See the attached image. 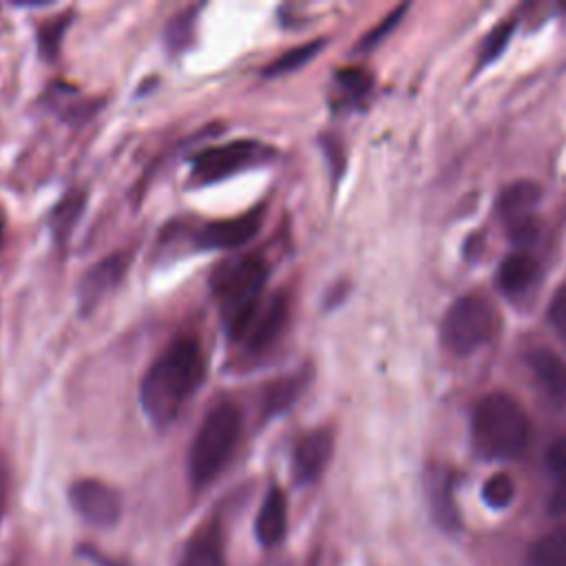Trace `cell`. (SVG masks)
Returning <instances> with one entry per match:
<instances>
[{
    "instance_id": "cell-1",
    "label": "cell",
    "mask_w": 566,
    "mask_h": 566,
    "mask_svg": "<svg viewBox=\"0 0 566 566\" xmlns=\"http://www.w3.org/2000/svg\"><path fill=\"white\" fill-rule=\"evenodd\" d=\"M203 352L195 336L179 334L150 363L139 382V405L155 427H168L201 385Z\"/></svg>"
},
{
    "instance_id": "cell-2",
    "label": "cell",
    "mask_w": 566,
    "mask_h": 566,
    "mask_svg": "<svg viewBox=\"0 0 566 566\" xmlns=\"http://www.w3.org/2000/svg\"><path fill=\"white\" fill-rule=\"evenodd\" d=\"M270 268L261 254H241L217 263L208 285L219 305V316L230 340H243L268 283Z\"/></svg>"
},
{
    "instance_id": "cell-3",
    "label": "cell",
    "mask_w": 566,
    "mask_h": 566,
    "mask_svg": "<svg viewBox=\"0 0 566 566\" xmlns=\"http://www.w3.org/2000/svg\"><path fill=\"white\" fill-rule=\"evenodd\" d=\"M475 451L489 460H511L528 444V416L522 405L504 391L484 396L471 418Z\"/></svg>"
},
{
    "instance_id": "cell-4",
    "label": "cell",
    "mask_w": 566,
    "mask_h": 566,
    "mask_svg": "<svg viewBox=\"0 0 566 566\" xmlns=\"http://www.w3.org/2000/svg\"><path fill=\"white\" fill-rule=\"evenodd\" d=\"M241 436V411L232 402L214 405L201 420L188 451V475L195 486L210 484L228 464Z\"/></svg>"
},
{
    "instance_id": "cell-5",
    "label": "cell",
    "mask_w": 566,
    "mask_h": 566,
    "mask_svg": "<svg viewBox=\"0 0 566 566\" xmlns=\"http://www.w3.org/2000/svg\"><path fill=\"white\" fill-rule=\"evenodd\" d=\"M274 148L259 139H232L221 146L199 150L190 159V177L195 184H214L234 172H243L272 161Z\"/></svg>"
},
{
    "instance_id": "cell-6",
    "label": "cell",
    "mask_w": 566,
    "mask_h": 566,
    "mask_svg": "<svg viewBox=\"0 0 566 566\" xmlns=\"http://www.w3.org/2000/svg\"><path fill=\"white\" fill-rule=\"evenodd\" d=\"M495 329V312L482 296L458 298L442 318V340L458 354L467 356L482 347Z\"/></svg>"
},
{
    "instance_id": "cell-7",
    "label": "cell",
    "mask_w": 566,
    "mask_h": 566,
    "mask_svg": "<svg viewBox=\"0 0 566 566\" xmlns=\"http://www.w3.org/2000/svg\"><path fill=\"white\" fill-rule=\"evenodd\" d=\"M69 500L82 520L99 528H108L117 524L122 515L119 493L102 480H93V478L75 480L69 489Z\"/></svg>"
},
{
    "instance_id": "cell-8",
    "label": "cell",
    "mask_w": 566,
    "mask_h": 566,
    "mask_svg": "<svg viewBox=\"0 0 566 566\" xmlns=\"http://www.w3.org/2000/svg\"><path fill=\"white\" fill-rule=\"evenodd\" d=\"M263 206L252 208L239 217L217 219L201 223L192 232V243L199 250H232L245 245L250 239L256 237L263 223Z\"/></svg>"
},
{
    "instance_id": "cell-9",
    "label": "cell",
    "mask_w": 566,
    "mask_h": 566,
    "mask_svg": "<svg viewBox=\"0 0 566 566\" xmlns=\"http://www.w3.org/2000/svg\"><path fill=\"white\" fill-rule=\"evenodd\" d=\"M130 250L113 252L84 272L77 285V305L82 314H91L126 276L130 265Z\"/></svg>"
},
{
    "instance_id": "cell-10",
    "label": "cell",
    "mask_w": 566,
    "mask_h": 566,
    "mask_svg": "<svg viewBox=\"0 0 566 566\" xmlns=\"http://www.w3.org/2000/svg\"><path fill=\"white\" fill-rule=\"evenodd\" d=\"M334 451V433L327 427L303 433L292 451V473L298 484H312L329 464Z\"/></svg>"
},
{
    "instance_id": "cell-11",
    "label": "cell",
    "mask_w": 566,
    "mask_h": 566,
    "mask_svg": "<svg viewBox=\"0 0 566 566\" xmlns=\"http://www.w3.org/2000/svg\"><path fill=\"white\" fill-rule=\"evenodd\" d=\"M290 316V301L285 292L272 294L265 305L259 307L243 343L250 354H263L268 352L283 334Z\"/></svg>"
},
{
    "instance_id": "cell-12",
    "label": "cell",
    "mask_w": 566,
    "mask_h": 566,
    "mask_svg": "<svg viewBox=\"0 0 566 566\" xmlns=\"http://www.w3.org/2000/svg\"><path fill=\"white\" fill-rule=\"evenodd\" d=\"M427 500L433 520L447 528L455 531L460 526V513L453 500V475L447 467H429L427 471Z\"/></svg>"
},
{
    "instance_id": "cell-13",
    "label": "cell",
    "mask_w": 566,
    "mask_h": 566,
    "mask_svg": "<svg viewBox=\"0 0 566 566\" xmlns=\"http://www.w3.org/2000/svg\"><path fill=\"white\" fill-rule=\"evenodd\" d=\"M287 526V502L285 493L279 486H272L268 495L263 497V504L259 509L254 531L263 546H274L283 539Z\"/></svg>"
},
{
    "instance_id": "cell-14",
    "label": "cell",
    "mask_w": 566,
    "mask_h": 566,
    "mask_svg": "<svg viewBox=\"0 0 566 566\" xmlns=\"http://www.w3.org/2000/svg\"><path fill=\"white\" fill-rule=\"evenodd\" d=\"M539 195H542L539 186L531 179H520V181L506 186L502 190L500 203H497V210H500L502 219L506 221V228L515 226V223L531 221L533 208L537 206Z\"/></svg>"
},
{
    "instance_id": "cell-15",
    "label": "cell",
    "mask_w": 566,
    "mask_h": 566,
    "mask_svg": "<svg viewBox=\"0 0 566 566\" xmlns=\"http://www.w3.org/2000/svg\"><path fill=\"white\" fill-rule=\"evenodd\" d=\"M307 380H310L307 371H292V374L279 376L272 382H268L263 389V400H261L263 416L272 418V416H281L283 411H287L296 402L301 391L307 387Z\"/></svg>"
},
{
    "instance_id": "cell-16",
    "label": "cell",
    "mask_w": 566,
    "mask_h": 566,
    "mask_svg": "<svg viewBox=\"0 0 566 566\" xmlns=\"http://www.w3.org/2000/svg\"><path fill=\"white\" fill-rule=\"evenodd\" d=\"M531 367L542 389L555 398L566 400V360L551 349H535L531 354Z\"/></svg>"
},
{
    "instance_id": "cell-17",
    "label": "cell",
    "mask_w": 566,
    "mask_h": 566,
    "mask_svg": "<svg viewBox=\"0 0 566 566\" xmlns=\"http://www.w3.org/2000/svg\"><path fill=\"white\" fill-rule=\"evenodd\" d=\"M537 279V263L526 252L509 254L497 268V285L506 294H520L528 290Z\"/></svg>"
},
{
    "instance_id": "cell-18",
    "label": "cell",
    "mask_w": 566,
    "mask_h": 566,
    "mask_svg": "<svg viewBox=\"0 0 566 566\" xmlns=\"http://www.w3.org/2000/svg\"><path fill=\"white\" fill-rule=\"evenodd\" d=\"M179 566H226L221 551V535L217 526H206L184 548Z\"/></svg>"
},
{
    "instance_id": "cell-19",
    "label": "cell",
    "mask_w": 566,
    "mask_h": 566,
    "mask_svg": "<svg viewBox=\"0 0 566 566\" xmlns=\"http://www.w3.org/2000/svg\"><path fill=\"white\" fill-rule=\"evenodd\" d=\"M546 467L553 475L546 509L551 515H566V436H559L546 449Z\"/></svg>"
},
{
    "instance_id": "cell-20",
    "label": "cell",
    "mask_w": 566,
    "mask_h": 566,
    "mask_svg": "<svg viewBox=\"0 0 566 566\" xmlns=\"http://www.w3.org/2000/svg\"><path fill=\"white\" fill-rule=\"evenodd\" d=\"M84 203H86V195L82 190H71L51 212L49 217V228H51V234L57 243H66V239L71 237L75 223L80 221L82 217V210H84Z\"/></svg>"
},
{
    "instance_id": "cell-21",
    "label": "cell",
    "mask_w": 566,
    "mask_h": 566,
    "mask_svg": "<svg viewBox=\"0 0 566 566\" xmlns=\"http://www.w3.org/2000/svg\"><path fill=\"white\" fill-rule=\"evenodd\" d=\"M524 566H566V528H555L535 539L526 551Z\"/></svg>"
},
{
    "instance_id": "cell-22",
    "label": "cell",
    "mask_w": 566,
    "mask_h": 566,
    "mask_svg": "<svg viewBox=\"0 0 566 566\" xmlns=\"http://www.w3.org/2000/svg\"><path fill=\"white\" fill-rule=\"evenodd\" d=\"M323 44H325V40H310L305 44H298V46L285 51L283 55H279L276 60H272L263 69V75L265 77H279V75H285V73H292L296 69H301L312 57H316V53L323 49Z\"/></svg>"
},
{
    "instance_id": "cell-23",
    "label": "cell",
    "mask_w": 566,
    "mask_h": 566,
    "mask_svg": "<svg viewBox=\"0 0 566 566\" xmlns=\"http://www.w3.org/2000/svg\"><path fill=\"white\" fill-rule=\"evenodd\" d=\"M69 24H71V11L62 15H53L38 27V51L44 60L57 57Z\"/></svg>"
},
{
    "instance_id": "cell-24",
    "label": "cell",
    "mask_w": 566,
    "mask_h": 566,
    "mask_svg": "<svg viewBox=\"0 0 566 566\" xmlns=\"http://www.w3.org/2000/svg\"><path fill=\"white\" fill-rule=\"evenodd\" d=\"M515 497V482L509 473L500 471L486 478V482L482 484V500L491 506V509H506Z\"/></svg>"
},
{
    "instance_id": "cell-25",
    "label": "cell",
    "mask_w": 566,
    "mask_h": 566,
    "mask_svg": "<svg viewBox=\"0 0 566 566\" xmlns=\"http://www.w3.org/2000/svg\"><path fill=\"white\" fill-rule=\"evenodd\" d=\"M513 29H515V22L506 20V22L497 24V27L486 35V40L482 42V49H480V62H482V64L495 60V57L504 51V46L509 44V40H511V35H513Z\"/></svg>"
},
{
    "instance_id": "cell-26",
    "label": "cell",
    "mask_w": 566,
    "mask_h": 566,
    "mask_svg": "<svg viewBox=\"0 0 566 566\" xmlns=\"http://www.w3.org/2000/svg\"><path fill=\"white\" fill-rule=\"evenodd\" d=\"M405 11H407V4H400V7H396L391 13H387V15L382 18V22H378L374 29H369V31L363 35V40L358 42V51L374 49L385 35H389V33L396 29V24L400 22V18H402Z\"/></svg>"
},
{
    "instance_id": "cell-27",
    "label": "cell",
    "mask_w": 566,
    "mask_h": 566,
    "mask_svg": "<svg viewBox=\"0 0 566 566\" xmlns=\"http://www.w3.org/2000/svg\"><path fill=\"white\" fill-rule=\"evenodd\" d=\"M336 82H338L340 91L352 95V97L365 95L369 91V84H371L369 75L365 71H360V69H340L336 73Z\"/></svg>"
},
{
    "instance_id": "cell-28",
    "label": "cell",
    "mask_w": 566,
    "mask_h": 566,
    "mask_svg": "<svg viewBox=\"0 0 566 566\" xmlns=\"http://www.w3.org/2000/svg\"><path fill=\"white\" fill-rule=\"evenodd\" d=\"M192 24H195V13L192 11H184L181 15H177V20L170 22V27L166 29V38L172 46H184L186 40L192 33Z\"/></svg>"
},
{
    "instance_id": "cell-29",
    "label": "cell",
    "mask_w": 566,
    "mask_h": 566,
    "mask_svg": "<svg viewBox=\"0 0 566 566\" xmlns=\"http://www.w3.org/2000/svg\"><path fill=\"white\" fill-rule=\"evenodd\" d=\"M548 321L553 325V329L566 338V285L553 296V303L548 307Z\"/></svg>"
},
{
    "instance_id": "cell-30",
    "label": "cell",
    "mask_w": 566,
    "mask_h": 566,
    "mask_svg": "<svg viewBox=\"0 0 566 566\" xmlns=\"http://www.w3.org/2000/svg\"><path fill=\"white\" fill-rule=\"evenodd\" d=\"M7 497H9V469H7V462L0 453V517L7 509Z\"/></svg>"
},
{
    "instance_id": "cell-31",
    "label": "cell",
    "mask_w": 566,
    "mask_h": 566,
    "mask_svg": "<svg viewBox=\"0 0 566 566\" xmlns=\"http://www.w3.org/2000/svg\"><path fill=\"white\" fill-rule=\"evenodd\" d=\"M2 239H4V214L0 212V245H2Z\"/></svg>"
}]
</instances>
